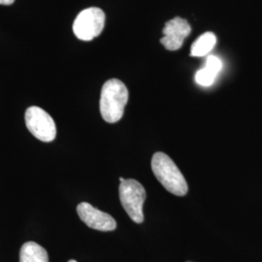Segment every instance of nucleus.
I'll list each match as a JSON object with an SVG mask.
<instances>
[{
	"mask_svg": "<svg viewBox=\"0 0 262 262\" xmlns=\"http://www.w3.org/2000/svg\"><path fill=\"white\" fill-rule=\"evenodd\" d=\"M151 170L159 183L169 192L184 196L188 191L187 181L175 162L164 152H156L151 159Z\"/></svg>",
	"mask_w": 262,
	"mask_h": 262,
	"instance_id": "nucleus-1",
	"label": "nucleus"
},
{
	"mask_svg": "<svg viewBox=\"0 0 262 262\" xmlns=\"http://www.w3.org/2000/svg\"><path fill=\"white\" fill-rule=\"evenodd\" d=\"M128 101V91L125 84L118 79L107 81L102 86L100 96V113L105 122L115 123L123 116Z\"/></svg>",
	"mask_w": 262,
	"mask_h": 262,
	"instance_id": "nucleus-2",
	"label": "nucleus"
},
{
	"mask_svg": "<svg viewBox=\"0 0 262 262\" xmlns=\"http://www.w3.org/2000/svg\"><path fill=\"white\" fill-rule=\"evenodd\" d=\"M120 200L123 209L136 224L144 222L143 205L147 196L146 190L140 183L134 179H127L119 187Z\"/></svg>",
	"mask_w": 262,
	"mask_h": 262,
	"instance_id": "nucleus-3",
	"label": "nucleus"
},
{
	"mask_svg": "<svg viewBox=\"0 0 262 262\" xmlns=\"http://www.w3.org/2000/svg\"><path fill=\"white\" fill-rule=\"evenodd\" d=\"M105 14L96 7L84 9L77 16L73 24L76 37L83 41H91L97 37L103 30Z\"/></svg>",
	"mask_w": 262,
	"mask_h": 262,
	"instance_id": "nucleus-4",
	"label": "nucleus"
},
{
	"mask_svg": "<svg viewBox=\"0 0 262 262\" xmlns=\"http://www.w3.org/2000/svg\"><path fill=\"white\" fill-rule=\"evenodd\" d=\"M25 119L28 130L38 140L52 142L56 139V123L45 110L37 106L29 107Z\"/></svg>",
	"mask_w": 262,
	"mask_h": 262,
	"instance_id": "nucleus-5",
	"label": "nucleus"
},
{
	"mask_svg": "<svg viewBox=\"0 0 262 262\" xmlns=\"http://www.w3.org/2000/svg\"><path fill=\"white\" fill-rule=\"evenodd\" d=\"M77 213L85 225L95 230L113 231L117 228V223L112 215L94 208L90 203H80L77 206Z\"/></svg>",
	"mask_w": 262,
	"mask_h": 262,
	"instance_id": "nucleus-6",
	"label": "nucleus"
},
{
	"mask_svg": "<svg viewBox=\"0 0 262 262\" xmlns=\"http://www.w3.org/2000/svg\"><path fill=\"white\" fill-rule=\"evenodd\" d=\"M162 31L164 36L160 40L161 44L169 51H177L183 46L191 28L186 19L175 18L166 23Z\"/></svg>",
	"mask_w": 262,
	"mask_h": 262,
	"instance_id": "nucleus-7",
	"label": "nucleus"
},
{
	"mask_svg": "<svg viewBox=\"0 0 262 262\" xmlns=\"http://www.w3.org/2000/svg\"><path fill=\"white\" fill-rule=\"evenodd\" d=\"M19 262H49V255L42 246L35 242H27L20 249Z\"/></svg>",
	"mask_w": 262,
	"mask_h": 262,
	"instance_id": "nucleus-8",
	"label": "nucleus"
},
{
	"mask_svg": "<svg viewBox=\"0 0 262 262\" xmlns=\"http://www.w3.org/2000/svg\"><path fill=\"white\" fill-rule=\"evenodd\" d=\"M216 44V37L212 32H206L202 34L192 44L190 55L192 56H204L209 54Z\"/></svg>",
	"mask_w": 262,
	"mask_h": 262,
	"instance_id": "nucleus-9",
	"label": "nucleus"
},
{
	"mask_svg": "<svg viewBox=\"0 0 262 262\" xmlns=\"http://www.w3.org/2000/svg\"><path fill=\"white\" fill-rule=\"evenodd\" d=\"M216 75L217 74L215 72L205 66L204 68L197 71L195 74V82L202 86H209L213 84Z\"/></svg>",
	"mask_w": 262,
	"mask_h": 262,
	"instance_id": "nucleus-10",
	"label": "nucleus"
},
{
	"mask_svg": "<svg viewBox=\"0 0 262 262\" xmlns=\"http://www.w3.org/2000/svg\"><path fill=\"white\" fill-rule=\"evenodd\" d=\"M205 66L208 67V68H210L211 70H213L216 74H219L220 71L222 70L223 63H222V61H221V59L219 57H216L215 56H208V58H207Z\"/></svg>",
	"mask_w": 262,
	"mask_h": 262,
	"instance_id": "nucleus-11",
	"label": "nucleus"
},
{
	"mask_svg": "<svg viewBox=\"0 0 262 262\" xmlns=\"http://www.w3.org/2000/svg\"><path fill=\"white\" fill-rule=\"evenodd\" d=\"M15 0H0V4L2 5H11L12 3H14Z\"/></svg>",
	"mask_w": 262,
	"mask_h": 262,
	"instance_id": "nucleus-12",
	"label": "nucleus"
},
{
	"mask_svg": "<svg viewBox=\"0 0 262 262\" xmlns=\"http://www.w3.org/2000/svg\"><path fill=\"white\" fill-rule=\"evenodd\" d=\"M123 181H124V179L122 178V177H121V178H120V182H121V183H122Z\"/></svg>",
	"mask_w": 262,
	"mask_h": 262,
	"instance_id": "nucleus-13",
	"label": "nucleus"
},
{
	"mask_svg": "<svg viewBox=\"0 0 262 262\" xmlns=\"http://www.w3.org/2000/svg\"><path fill=\"white\" fill-rule=\"evenodd\" d=\"M68 262H77L76 260H74V259H71V260H69Z\"/></svg>",
	"mask_w": 262,
	"mask_h": 262,
	"instance_id": "nucleus-14",
	"label": "nucleus"
},
{
	"mask_svg": "<svg viewBox=\"0 0 262 262\" xmlns=\"http://www.w3.org/2000/svg\"><path fill=\"white\" fill-rule=\"evenodd\" d=\"M188 262H190V261H188Z\"/></svg>",
	"mask_w": 262,
	"mask_h": 262,
	"instance_id": "nucleus-15",
	"label": "nucleus"
}]
</instances>
